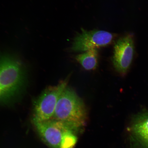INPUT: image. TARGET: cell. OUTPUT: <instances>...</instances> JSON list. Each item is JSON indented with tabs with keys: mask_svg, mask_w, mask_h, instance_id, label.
Returning a JSON list of instances; mask_svg holds the SVG:
<instances>
[{
	"mask_svg": "<svg viewBox=\"0 0 148 148\" xmlns=\"http://www.w3.org/2000/svg\"><path fill=\"white\" fill-rule=\"evenodd\" d=\"M127 131L130 148H148V108L132 116Z\"/></svg>",
	"mask_w": 148,
	"mask_h": 148,
	"instance_id": "obj_6",
	"label": "cell"
},
{
	"mask_svg": "<svg viewBox=\"0 0 148 148\" xmlns=\"http://www.w3.org/2000/svg\"><path fill=\"white\" fill-rule=\"evenodd\" d=\"M53 118L83 128L86 123L87 112L82 99L67 86L59 98Z\"/></svg>",
	"mask_w": 148,
	"mask_h": 148,
	"instance_id": "obj_2",
	"label": "cell"
},
{
	"mask_svg": "<svg viewBox=\"0 0 148 148\" xmlns=\"http://www.w3.org/2000/svg\"><path fill=\"white\" fill-rule=\"evenodd\" d=\"M68 80L66 78L57 86L49 87L44 90L35 101L33 120L43 121L53 118L57 102L67 86Z\"/></svg>",
	"mask_w": 148,
	"mask_h": 148,
	"instance_id": "obj_3",
	"label": "cell"
},
{
	"mask_svg": "<svg viewBox=\"0 0 148 148\" xmlns=\"http://www.w3.org/2000/svg\"><path fill=\"white\" fill-rule=\"evenodd\" d=\"M114 35L107 31L94 30L88 31L82 29L73 40L71 49L75 51L85 52L97 49L110 44Z\"/></svg>",
	"mask_w": 148,
	"mask_h": 148,
	"instance_id": "obj_5",
	"label": "cell"
},
{
	"mask_svg": "<svg viewBox=\"0 0 148 148\" xmlns=\"http://www.w3.org/2000/svg\"><path fill=\"white\" fill-rule=\"evenodd\" d=\"M42 140L50 148H60L64 133L68 129L82 128L54 119L39 121L33 120Z\"/></svg>",
	"mask_w": 148,
	"mask_h": 148,
	"instance_id": "obj_4",
	"label": "cell"
},
{
	"mask_svg": "<svg viewBox=\"0 0 148 148\" xmlns=\"http://www.w3.org/2000/svg\"><path fill=\"white\" fill-rule=\"evenodd\" d=\"M25 75L23 65L16 59L0 56V102L13 99L25 85Z\"/></svg>",
	"mask_w": 148,
	"mask_h": 148,
	"instance_id": "obj_1",
	"label": "cell"
},
{
	"mask_svg": "<svg viewBox=\"0 0 148 148\" xmlns=\"http://www.w3.org/2000/svg\"><path fill=\"white\" fill-rule=\"evenodd\" d=\"M76 60L85 69H95L98 66V52L97 49H92L77 56Z\"/></svg>",
	"mask_w": 148,
	"mask_h": 148,
	"instance_id": "obj_8",
	"label": "cell"
},
{
	"mask_svg": "<svg viewBox=\"0 0 148 148\" xmlns=\"http://www.w3.org/2000/svg\"><path fill=\"white\" fill-rule=\"evenodd\" d=\"M81 130L70 129L66 131L63 135L60 148H73L77 143V134Z\"/></svg>",
	"mask_w": 148,
	"mask_h": 148,
	"instance_id": "obj_9",
	"label": "cell"
},
{
	"mask_svg": "<svg viewBox=\"0 0 148 148\" xmlns=\"http://www.w3.org/2000/svg\"><path fill=\"white\" fill-rule=\"evenodd\" d=\"M134 40L131 35L122 37L115 42L114 46L113 64L114 69L121 75L127 73L134 56Z\"/></svg>",
	"mask_w": 148,
	"mask_h": 148,
	"instance_id": "obj_7",
	"label": "cell"
}]
</instances>
